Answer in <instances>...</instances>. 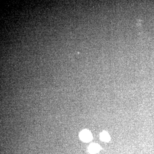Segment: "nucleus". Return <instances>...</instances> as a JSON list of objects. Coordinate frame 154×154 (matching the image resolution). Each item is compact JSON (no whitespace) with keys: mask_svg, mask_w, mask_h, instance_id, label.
Listing matches in <instances>:
<instances>
[{"mask_svg":"<svg viewBox=\"0 0 154 154\" xmlns=\"http://www.w3.org/2000/svg\"><path fill=\"white\" fill-rule=\"evenodd\" d=\"M79 136H80L81 140H82L84 142H89L92 139V135L91 133L87 130H83L80 133Z\"/></svg>","mask_w":154,"mask_h":154,"instance_id":"1","label":"nucleus"},{"mask_svg":"<svg viewBox=\"0 0 154 154\" xmlns=\"http://www.w3.org/2000/svg\"><path fill=\"white\" fill-rule=\"evenodd\" d=\"M100 150V146L97 144H92L89 147V152L90 153L94 154L98 153Z\"/></svg>","mask_w":154,"mask_h":154,"instance_id":"2","label":"nucleus"},{"mask_svg":"<svg viewBox=\"0 0 154 154\" xmlns=\"http://www.w3.org/2000/svg\"><path fill=\"white\" fill-rule=\"evenodd\" d=\"M100 137L103 141H105V142H108L110 139L109 135L105 131H103L101 134Z\"/></svg>","mask_w":154,"mask_h":154,"instance_id":"3","label":"nucleus"}]
</instances>
